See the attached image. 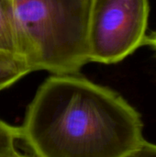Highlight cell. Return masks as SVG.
I'll use <instances>...</instances> for the list:
<instances>
[{
  "instance_id": "obj_1",
  "label": "cell",
  "mask_w": 156,
  "mask_h": 157,
  "mask_svg": "<svg viewBox=\"0 0 156 157\" xmlns=\"http://www.w3.org/2000/svg\"><path fill=\"white\" fill-rule=\"evenodd\" d=\"M18 129L34 157H127L146 141L140 113L79 73L49 76Z\"/></svg>"
},
{
  "instance_id": "obj_2",
  "label": "cell",
  "mask_w": 156,
  "mask_h": 157,
  "mask_svg": "<svg viewBox=\"0 0 156 157\" xmlns=\"http://www.w3.org/2000/svg\"><path fill=\"white\" fill-rule=\"evenodd\" d=\"M89 0H10L17 55L31 73L77 74L89 63Z\"/></svg>"
},
{
  "instance_id": "obj_3",
  "label": "cell",
  "mask_w": 156,
  "mask_h": 157,
  "mask_svg": "<svg viewBox=\"0 0 156 157\" xmlns=\"http://www.w3.org/2000/svg\"><path fill=\"white\" fill-rule=\"evenodd\" d=\"M149 10L148 0H89V63H117L143 45Z\"/></svg>"
},
{
  "instance_id": "obj_4",
  "label": "cell",
  "mask_w": 156,
  "mask_h": 157,
  "mask_svg": "<svg viewBox=\"0 0 156 157\" xmlns=\"http://www.w3.org/2000/svg\"><path fill=\"white\" fill-rule=\"evenodd\" d=\"M31 73L26 63L18 56L0 52V91Z\"/></svg>"
},
{
  "instance_id": "obj_5",
  "label": "cell",
  "mask_w": 156,
  "mask_h": 157,
  "mask_svg": "<svg viewBox=\"0 0 156 157\" xmlns=\"http://www.w3.org/2000/svg\"><path fill=\"white\" fill-rule=\"evenodd\" d=\"M0 52L18 56L10 0H0Z\"/></svg>"
},
{
  "instance_id": "obj_6",
  "label": "cell",
  "mask_w": 156,
  "mask_h": 157,
  "mask_svg": "<svg viewBox=\"0 0 156 157\" xmlns=\"http://www.w3.org/2000/svg\"><path fill=\"white\" fill-rule=\"evenodd\" d=\"M19 138L18 127L0 120V157L17 154L16 144Z\"/></svg>"
},
{
  "instance_id": "obj_7",
  "label": "cell",
  "mask_w": 156,
  "mask_h": 157,
  "mask_svg": "<svg viewBox=\"0 0 156 157\" xmlns=\"http://www.w3.org/2000/svg\"><path fill=\"white\" fill-rule=\"evenodd\" d=\"M127 157H156V144L145 141L138 150Z\"/></svg>"
},
{
  "instance_id": "obj_8",
  "label": "cell",
  "mask_w": 156,
  "mask_h": 157,
  "mask_svg": "<svg viewBox=\"0 0 156 157\" xmlns=\"http://www.w3.org/2000/svg\"><path fill=\"white\" fill-rule=\"evenodd\" d=\"M144 44H147V45L151 46L156 52V31L154 32V33H152L149 36H146Z\"/></svg>"
},
{
  "instance_id": "obj_9",
  "label": "cell",
  "mask_w": 156,
  "mask_h": 157,
  "mask_svg": "<svg viewBox=\"0 0 156 157\" xmlns=\"http://www.w3.org/2000/svg\"><path fill=\"white\" fill-rule=\"evenodd\" d=\"M5 157H29V156L22 155H19L18 153H17V154H15V155H9V156H5Z\"/></svg>"
}]
</instances>
